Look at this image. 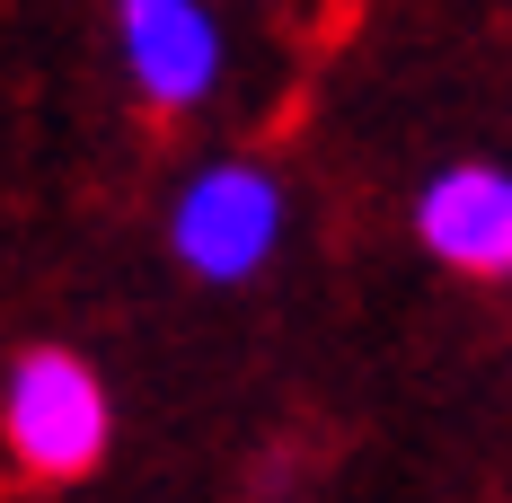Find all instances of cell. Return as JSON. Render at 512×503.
Instances as JSON below:
<instances>
[{
    "label": "cell",
    "mask_w": 512,
    "mask_h": 503,
    "mask_svg": "<svg viewBox=\"0 0 512 503\" xmlns=\"http://www.w3.org/2000/svg\"><path fill=\"white\" fill-rule=\"evenodd\" d=\"M415 239L442 256L451 274L504 283L512 274V168H486V159L442 168V177L415 195Z\"/></svg>",
    "instance_id": "obj_4"
},
{
    "label": "cell",
    "mask_w": 512,
    "mask_h": 503,
    "mask_svg": "<svg viewBox=\"0 0 512 503\" xmlns=\"http://www.w3.org/2000/svg\"><path fill=\"white\" fill-rule=\"evenodd\" d=\"M0 433L36 477H89L115 442V398L80 353L36 345V353H18V371L0 389Z\"/></svg>",
    "instance_id": "obj_1"
},
{
    "label": "cell",
    "mask_w": 512,
    "mask_h": 503,
    "mask_svg": "<svg viewBox=\"0 0 512 503\" xmlns=\"http://www.w3.org/2000/svg\"><path fill=\"white\" fill-rule=\"evenodd\" d=\"M168 248L204 283H248L283 248V186L256 159H212L168 203Z\"/></svg>",
    "instance_id": "obj_2"
},
{
    "label": "cell",
    "mask_w": 512,
    "mask_h": 503,
    "mask_svg": "<svg viewBox=\"0 0 512 503\" xmlns=\"http://www.w3.org/2000/svg\"><path fill=\"white\" fill-rule=\"evenodd\" d=\"M115 45L151 106H204L221 80V18L204 0H115Z\"/></svg>",
    "instance_id": "obj_3"
}]
</instances>
